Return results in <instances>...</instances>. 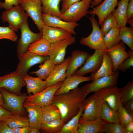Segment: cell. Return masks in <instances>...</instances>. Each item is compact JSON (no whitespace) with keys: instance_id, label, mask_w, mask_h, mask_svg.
<instances>
[{"instance_id":"obj_25","label":"cell","mask_w":133,"mask_h":133,"mask_svg":"<svg viewBox=\"0 0 133 133\" xmlns=\"http://www.w3.org/2000/svg\"><path fill=\"white\" fill-rule=\"evenodd\" d=\"M113 64L111 58L106 52L104 51L101 65L96 72L91 73L90 76L92 80L107 76H111L115 72L113 70Z\"/></svg>"},{"instance_id":"obj_32","label":"cell","mask_w":133,"mask_h":133,"mask_svg":"<svg viewBox=\"0 0 133 133\" xmlns=\"http://www.w3.org/2000/svg\"><path fill=\"white\" fill-rule=\"evenodd\" d=\"M43 64L39 66V69L35 71L30 72V74H34L43 80H45L51 73L56 66L49 58L45 61Z\"/></svg>"},{"instance_id":"obj_3","label":"cell","mask_w":133,"mask_h":133,"mask_svg":"<svg viewBox=\"0 0 133 133\" xmlns=\"http://www.w3.org/2000/svg\"><path fill=\"white\" fill-rule=\"evenodd\" d=\"M89 18L92 24V31L87 37L81 38L80 43L91 49L104 50L107 48L104 42V35L100 28L95 15H92Z\"/></svg>"},{"instance_id":"obj_4","label":"cell","mask_w":133,"mask_h":133,"mask_svg":"<svg viewBox=\"0 0 133 133\" xmlns=\"http://www.w3.org/2000/svg\"><path fill=\"white\" fill-rule=\"evenodd\" d=\"M92 1L82 0L72 4L61 13L59 18L66 22H76L89 13L88 10Z\"/></svg>"},{"instance_id":"obj_8","label":"cell","mask_w":133,"mask_h":133,"mask_svg":"<svg viewBox=\"0 0 133 133\" xmlns=\"http://www.w3.org/2000/svg\"><path fill=\"white\" fill-rule=\"evenodd\" d=\"M20 29L21 36L17 42V56L18 60L27 51L28 46L31 44L42 37V33H35L31 30L28 21L25 22Z\"/></svg>"},{"instance_id":"obj_36","label":"cell","mask_w":133,"mask_h":133,"mask_svg":"<svg viewBox=\"0 0 133 133\" xmlns=\"http://www.w3.org/2000/svg\"><path fill=\"white\" fill-rule=\"evenodd\" d=\"M65 124L60 118L42 123L40 130L45 133H59Z\"/></svg>"},{"instance_id":"obj_26","label":"cell","mask_w":133,"mask_h":133,"mask_svg":"<svg viewBox=\"0 0 133 133\" xmlns=\"http://www.w3.org/2000/svg\"><path fill=\"white\" fill-rule=\"evenodd\" d=\"M23 77L28 94L32 93L33 95L36 94L45 89L46 86L45 80L43 81L38 77H32L27 74L24 75Z\"/></svg>"},{"instance_id":"obj_11","label":"cell","mask_w":133,"mask_h":133,"mask_svg":"<svg viewBox=\"0 0 133 133\" xmlns=\"http://www.w3.org/2000/svg\"><path fill=\"white\" fill-rule=\"evenodd\" d=\"M119 75L118 71H115L114 74L111 76L102 77L92 81L91 83L86 84L81 88L87 95L92 92H95L106 88L115 86L117 85Z\"/></svg>"},{"instance_id":"obj_16","label":"cell","mask_w":133,"mask_h":133,"mask_svg":"<svg viewBox=\"0 0 133 133\" xmlns=\"http://www.w3.org/2000/svg\"><path fill=\"white\" fill-rule=\"evenodd\" d=\"M104 51L107 53L111 58L114 71L116 70L118 66L130 56L129 53L126 51L124 43L121 41L118 44Z\"/></svg>"},{"instance_id":"obj_35","label":"cell","mask_w":133,"mask_h":133,"mask_svg":"<svg viewBox=\"0 0 133 133\" xmlns=\"http://www.w3.org/2000/svg\"><path fill=\"white\" fill-rule=\"evenodd\" d=\"M83 109V104L78 114L64 124L59 133H78L79 121Z\"/></svg>"},{"instance_id":"obj_31","label":"cell","mask_w":133,"mask_h":133,"mask_svg":"<svg viewBox=\"0 0 133 133\" xmlns=\"http://www.w3.org/2000/svg\"><path fill=\"white\" fill-rule=\"evenodd\" d=\"M120 28L118 25H116L104 35V42L107 49L110 48L120 42L119 36Z\"/></svg>"},{"instance_id":"obj_13","label":"cell","mask_w":133,"mask_h":133,"mask_svg":"<svg viewBox=\"0 0 133 133\" xmlns=\"http://www.w3.org/2000/svg\"><path fill=\"white\" fill-rule=\"evenodd\" d=\"M75 41V37L72 35L62 41L51 43L48 55L49 59L56 65L63 62L65 59L67 47Z\"/></svg>"},{"instance_id":"obj_33","label":"cell","mask_w":133,"mask_h":133,"mask_svg":"<svg viewBox=\"0 0 133 133\" xmlns=\"http://www.w3.org/2000/svg\"><path fill=\"white\" fill-rule=\"evenodd\" d=\"M101 118L107 122H119L117 111L112 109L104 100L101 107Z\"/></svg>"},{"instance_id":"obj_17","label":"cell","mask_w":133,"mask_h":133,"mask_svg":"<svg viewBox=\"0 0 133 133\" xmlns=\"http://www.w3.org/2000/svg\"><path fill=\"white\" fill-rule=\"evenodd\" d=\"M41 33L42 38L51 43L60 42L72 35L71 33L63 29L45 25Z\"/></svg>"},{"instance_id":"obj_27","label":"cell","mask_w":133,"mask_h":133,"mask_svg":"<svg viewBox=\"0 0 133 133\" xmlns=\"http://www.w3.org/2000/svg\"><path fill=\"white\" fill-rule=\"evenodd\" d=\"M51 43L42 37L31 44L27 50L36 54L43 56H48Z\"/></svg>"},{"instance_id":"obj_18","label":"cell","mask_w":133,"mask_h":133,"mask_svg":"<svg viewBox=\"0 0 133 133\" xmlns=\"http://www.w3.org/2000/svg\"><path fill=\"white\" fill-rule=\"evenodd\" d=\"M71 57L65 58L60 64L56 65L51 73L45 81V88L60 82H63L66 78V72Z\"/></svg>"},{"instance_id":"obj_45","label":"cell","mask_w":133,"mask_h":133,"mask_svg":"<svg viewBox=\"0 0 133 133\" xmlns=\"http://www.w3.org/2000/svg\"><path fill=\"white\" fill-rule=\"evenodd\" d=\"M13 114V113L0 105V121H5Z\"/></svg>"},{"instance_id":"obj_21","label":"cell","mask_w":133,"mask_h":133,"mask_svg":"<svg viewBox=\"0 0 133 133\" xmlns=\"http://www.w3.org/2000/svg\"><path fill=\"white\" fill-rule=\"evenodd\" d=\"M71 55L66 72V77L73 75L79 68L84 64L86 59L90 55L87 52L78 50H73Z\"/></svg>"},{"instance_id":"obj_6","label":"cell","mask_w":133,"mask_h":133,"mask_svg":"<svg viewBox=\"0 0 133 133\" xmlns=\"http://www.w3.org/2000/svg\"><path fill=\"white\" fill-rule=\"evenodd\" d=\"M103 101L94 93L85 99L83 103V111L80 118L91 121L101 118V109Z\"/></svg>"},{"instance_id":"obj_42","label":"cell","mask_w":133,"mask_h":133,"mask_svg":"<svg viewBox=\"0 0 133 133\" xmlns=\"http://www.w3.org/2000/svg\"><path fill=\"white\" fill-rule=\"evenodd\" d=\"M17 38L15 32L8 26H0V39H6L13 42H16L17 41Z\"/></svg>"},{"instance_id":"obj_19","label":"cell","mask_w":133,"mask_h":133,"mask_svg":"<svg viewBox=\"0 0 133 133\" xmlns=\"http://www.w3.org/2000/svg\"><path fill=\"white\" fill-rule=\"evenodd\" d=\"M42 16L43 23L45 26L58 27L63 29L75 35V28L79 25L75 22H67L57 17L48 14L42 13Z\"/></svg>"},{"instance_id":"obj_29","label":"cell","mask_w":133,"mask_h":133,"mask_svg":"<svg viewBox=\"0 0 133 133\" xmlns=\"http://www.w3.org/2000/svg\"><path fill=\"white\" fill-rule=\"evenodd\" d=\"M42 6V13L59 18L62 13L59 4L62 0H40Z\"/></svg>"},{"instance_id":"obj_50","label":"cell","mask_w":133,"mask_h":133,"mask_svg":"<svg viewBox=\"0 0 133 133\" xmlns=\"http://www.w3.org/2000/svg\"><path fill=\"white\" fill-rule=\"evenodd\" d=\"M14 133H30L31 128L30 126L25 127L13 129Z\"/></svg>"},{"instance_id":"obj_44","label":"cell","mask_w":133,"mask_h":133,"mask_svg":"<svg viewBox=\"0 0 133 133\" xmlns=\"http://www.w3.org/2000/svg\"><path fill=\"white\" fill-rule=\"evenodd\" d=\"M20 5L19 0H5L4 2L0 1V8L5 10H9L14 6Z\"/></svg>"},{"instance_id":"obj_51","label":"cell","mask_w":133,"mask_h":133,"mask_svg":"<svg viewBox=\"0 0 133 133\" xmlns=\"http://www.w3.org/2000/svg\"><path fill=\"white\" fill-rule=\"evenodd\" d=\"M124 128L125 133H133V120L129 122Z\"/></svg>"},{"instance_id":"obj_38","label":"cell","mask_w":133,"mask_h":133,"mask_svg":"<svg viewBox=\"0 0 133 133\" xmlns=\"http://www.w3.org/2000/svg\"><path fill=\"white\" fill-rule=\"evenodd\" d=\"M121 102L124 105L133 98V81H129L126 85L122 88H118Z\"/></svg>"},{"instance_id":"obj_30","label":"cell","mask_w":133,"mask_h":133,"mask_svg":"<svg viewBox=\"0 0 133 133\" xmlns=\"http://www.w3.org/2000/svg\"><path fill=\"white\" fill-rule=\"evenodd\" d=\"M42 107V123L61 118L59 110L56 105L52 103Z\"/></svg>"},{"instance_id":"obj_53","label":"cell","mask_w":133,"mask_h":133,"mask_svg":"<svg viewBox=\"0 0 133 133\" xmlns=\"http://www.w3.org/2000/svg\"><path fill=\"white\" fill-rule=\"evenodd\" d=\"M4 103V101L2 95L0 92V105L2 106Z\"/></svg>"},{"instance_id":"obj_54","label":"cell","mask_w":133,"mask_h":133,"mask_svg":"<svg viewBox=\"0 0 133 133\" xmlns=\"http://www.w3.org/2000/svg\"><path fill=\"white\" fill-rule=\"evenodd\" d=\"M39 130L36 128H31L30 133H40Z\"/></svg>"},{"instance_id":"obj_2","label":"cell","mask_w":133,"mask_h":133,"mask_svg":"<svg viewBox=\"0 0 133 133\" xmlns=\"http://www.w3.org/2000/svg\"><path fill=\"white\" fill-rule=\"evenodd\" d=\"M4 103V108L14 114L26 116V113L23 104L28 96L25 93L17 95L12 93L5 89L0 88Z\"/></svg>"},{"instance_id":"obj_12","label":"cell","mask_w":133,"mask_h":133,"mask_svg":"<svg viewBox=\"0 0 133 133\" xmlns=\"http://www.w3.org/2000/svg\"><path fill=\"white\" fill-rule=\"evenodd\" d=\"M49 58V56L38 55L28 50L23 54L19 59L15 71L24 76L27 74L30 69L37 64H41Z\"/></svg>"},{"instance_id":"obj_15","label":"cell","mask_w":133,"mask_h":133,"mask_svg":"<svg viewBox=\"0 0 133 133\" xmlns=\"http://www.w3.org/2000/svg\"><path fill=\"white\" fill-rule=\"evenodd\" d=\"M113 109L117 111L121 102L118 88L116 86L106 88L94 92Z\"/></svg>"},{"instance_id":"obj_39","label":"cell","mask_w":133,"mask_h":133,"mask_svg":"<svg viewBox=\"0 0 133 133\" xmlns=\"http://www.w3.org/2000/svg\"><path fill=\"white\" fill-rule=\"evenodd\" d=\"M119 122L124 128L130 122L133 120V116L125 109L121 103L117 110Z\"/></svg>"},{"instance_id":"obj_37","label":"cell","mask_w":133,"mask_h":133,"mask_svg":"<svg viewBox=\"0 0 133 133\" xmlns=\"http://www.w3.org/2000/svg\"><path fill=\"white\" fill-rule=\"evenodd\" d=\"M119 36L120 39L126 44L130 50H133V29L126 26L120 28Z\"/></svg>"},{"instance_id":"obj_14","label":"cell","mask_w":133,"mask_h":133,"mask_svg":"<svg viewBox=\"0 0 133 133\" xmlns=\"http://www.w3.org/2000/svg\"><path fill=\"white\" fill-rule=\"evenodd\" d=\"M104 51L103 50H95L92 54L87 57L83 66L73 75L83 76L88 73L96 72L101 65Z\"/></svg>"},{"instance_id":"obj_48","label":"cell","mask_w":133,"mask_h":133,"mask_svg":"<svg viewBox=\"0 0 133 133\" xmlns=\"http://www.w3.org/2000/svg\"><path fill=\"white\" fill-rule=\"evenodd\" d=\"M133 0H129L127 10V19L133 17Z\"/></svg>"},{"instance_id":"obj_34","label":"cell","mask_w":133,"mask_h":133,"mask_svg":"<svg viewBox=\"0 0 133 133\" xmlns=\"http://www.w3.org/2000/svg\"><path fill=\"white\" fill-rule=\"evenodd\" d=\"M5 121L9 126L13 129L29 126L28 117L18 114H14Z\"/></svg>"},{"instance_id":"obj_55","label":"cell","mask_w":133,"mask_h":133,"mask_svg":"<svg viewBox=\"0 0 133 133\" xmlns=\"http://www.w3.org/2000/svg\"><path fill=\"white\" fill-rule=\"evenodd\" d=\"M133 17L128 19L127 20L128 22L130 25V27H133Z\"/></svg>"},{"instance_id":"obj_7","label":"cell","mask_w":133,"mask_h":133,"mask_svg":"<svg viewBox=\"0 0 133 133\" xmlns=\"http://www.w3.org/2000/svg\"><path fill=\"white\" fill-rule=\"evenodd\" d=\"M63 82H59L47 87L39 93L28 96L24 104L35 105L42 107L52 103L55 93Z\"/></svg>"},{"instance_id":"obj_10","label":"cell","mask_w":133,"mask_h":133,"mask_svg":"<svg viewBox=\"0 0 133 133\" xmlns=\"http://www.w3.org/2000/svg\"><path fill=\"white\" fill-rule=\"evenodd\" d=\"M26 86L23 76L15 71L0 76V88L14 94L19 95L22 88Z\"/></svg>"},{"instance_id":"obj_46","label":"cell","mask_w":133,"mask_h":133,"mask_svg":"<svg viewBox=\"0 0 133 133\" xmlns=\"http://www.w3.org/2000/svg\"><path fill=\"white\" fill-rule=\"evenodd\" d=\"M0 133H14L5 121H0Z\"/></svg>"},{"instance_id":"obj_20","label":"cell","mask_w":133,"mask_h":133,"mask_svg":"<svg viewBox=\"0 0 133 133\" xmlns=\"http://www.w3.org/2000/svg\"><path fill=\"white\" fill-rule=\"evenodd\" d=\"M118 0H104L99 5L94 7L89 11L91 15H97L99 20V25H101L106 17L112 13L117 5Z\"/></svg>"},{"instance_id":"obj_23","label":"cell","mask_w":133,"mask_h":133,"mask_svg":"<svg viewBox=\"0 0 133 133\" xmlns=\"http://www.w3.org/2000/svg\"><path fill=\"white\" fill-rule=\"evenodd\" d=\"M23 106L28 113L29 126L31 128L40 130L42 124V107L35 105H26L23 103Z\"/></svg>"},{"instance_id":"obj_28","label":"cell","mask_w":133,"mask_h":133,"mask_svg":"<svg viewBox=\"0 0 133 133\" xmlns=\"http://www.w3.org/2000/svg\"><path fill=\"white\" fill-rule=\"evenodd\" d=\"M129 0H120L118 2L117 7L112 14L116 18L118 25L120 28L126 26L127 20V8Z\"/></svg>"},{"instance_id":"obj_22","label":"cell","mask_w":133,"mask_h":133,"mask_svg":"<svg viewBox=\"0 0 133 133\" xmlns=\"http://www.w3.org/2000/svg\"><path fill=\"white\" fill-rule=\"evenodd\" d=\"M92 80L90 76L84 77L72 75L66 77L60 87L56 92L55 95L67 92L77 87L81 83Z\"/></svg>"},{"instance_id":"obj_1","label":"cell","mask_w":133,"mask_h":133,"mask_svg":"<svg viewBox=\"0 0 133 133\" xmlns=\"http://www.w3.org/2000/svg\"><path fill=\"white\" fill-rule=\"evenodd\" d=\"M87 95L78 87L67 92L55 95L52 103L59 108L61 118L66 123L78 114Z\"/></svg>"},{"instance_id":"obj_41","label":"cell","mask_w":133,"mask_h":133,"mask_svg":"<svg viewBox=\"0 0 133 133\" xmlns=\"http://www.w3.org/2000/svg\"><path fill=\"white\" fill-rule=\"evenodd\" d=\"M103 130V133H125L124 127L119 122H105Z\"/></svg>"},{"instance_id":"obj_40","label":"cell","mask_w":133,"mask_h":133,"mask_svg":"<svg viewBox=\"0 0 133 133\" xmlns=\"http://www.w3.org/2000/svg\"><path fill=\"white\" fill-rule=\"evenodd\" d=\"M118 25L117 21L112 13L105 18L101 25V30L104 35L114 27Z\"/></svg>"},{"instance_id":"obj_9","label":"cell","mask_w":133,"mask_h":133,"mask_svg":"<svg viewBox=\"0 0 133 133\" xmlns=\"http://www.w3.org/2000/svg\"><path fill=\"white\" fill-rule=\"evenodd\" d=\"M20 5L34 22L40 32L45 25L42 18V6L40 0H19Z\"/></svg>"},{"instance_id":"obj_47","label":"cell","mask_w":133,"mask_h":133,"mask_svg":"<svg viewBox=\"0 0 133 133\" xmlns=\"http://www.w3.org/2000/svg\"><path fill=\"white\" fill-rule=\"evenodd\" d=\"M81 0H62V9L60 11L62 13L64 12L71 5Z\"/></svg>"},{"instance_id":"obj_52","label":"cell","mask_w":133,"mask_h":133,"mask_svg":"<svg viewBox=\"0 0 133 133\" xmlns=\"http://www.w3.org/2000/svg\"><path fill=\"white\" fill-rule=\"evenodd\" d=\"M103 0H93L91 3V7H96L99 5L102 2Z\"/></svg>"},{"instance_id":"obj_24","label":"cell","mask_w":133,"mask_h":133,"mask_svg":"<svg viewBox=\"0 0 133 133\" xmlns=\"http://www.w3.org/2000/svg\"><path fill=\"white\" fill-rule=\"evenodd\" d=\"M105 122L101 118L93 121H86L80 118L78 130V133H103V126Z\"/></svg>"},{"instance_id":"obj_49","label":"cell","mask_w":133,"mask_h":133,"mask_svg":"<svg viewBox=\"0 0 133 133\" xmlns=\"http://www.w3.org/2000/svg\"><path fill=\"white\" fill-rule=\"evenodd\" d=\"M123 106L126 110L133 116V98L129 101Z\"/></svg>"},{"instance_id":"obj_43","label":"cell","mask_w":133,"mask_h":133,"mask_svg":"<svg viewBox=\"0 0 133 133\" xmlns=\"http://www.w3.org/2000/svg\"><path fill=\"white\" fill-rule=\"evenodd\" d=\"M128 52L129 53L130 56L118 67L117 70L121 71L125 73L127 70L130 69L133 66V50H129Z\"/></svg>"},{"instance_id":"obj_5","label":"cell","mask_w":133,"mask_h":133,"mask_svg":"<svg viewBox=\"0 0 133 133\" xmlns=\"http://www.w3.org/2000/svg\"><path fill=\"white\" fill-rule=\"evenodd\" d=\"M28 17L27 13L19 5L4 11L0 17L3 22H7L9 28L16 32L25 22L28 21Z\"/></svg>"}]
</instances>
